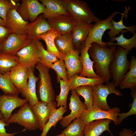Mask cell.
<instances>
[{
	"mask_svg": "<svg viewBox=\"0 0 136 136\" xmlns=\"http://www.w3.org/2000/svg\"><path fill=\"white\" fill-rule=\"evenodd\" d=\"M9 73L13 83L21 93L27 85L28 68L19 63L12 67Z\"/></svg>",
	"mask_w": 136,
	"mask_h": 136,
	"instance_id": "cell-19",
	"label": "cell"
},
{
	"mask_svg": "<svg viewBox=\"0 0 136 136\" xmlns=\"http://www.w3.org/2000/svg\"><path fill=\"white\" fill-rule=\"evenodd\" d=\"M45 6L44 18L50 19L61 15H69L62 0H40Z\"/></svg>",
	"mask_w": 136,
	"mask_h": 136,
	"instance_id": "cell-20",
	"label": "cell"
},
{
	"mask_svg": "<svg viewBox=\"0 0 136 136\" xmlns=\"http://www.w3.org/2000/svg\"><path fill=\"white\" fill-rule=\"evenodd\" d=\"M38 71L39 79L36 91L37 96L40 100L46 103L54 101L55 96L49 73V69L40 62L35 65Z\"/></svg>",
	"mask_w": 136,
	"mask_h": 136,
	"instance_id": "cell-2",
	"label": "cell"
},
{
	"mask_svg": "<svg viewBox=\"0 0 136 136\" xmlns=\"http://www.w3.org/2000/svg\"><path fill=\"white\" fill-rule=\"evenodd\" d=\"M60 35L52 29L40 36L41 39L46 43L47 50L56 56L59 59L64 60L65 56L61 53L57 48L55 43V38Z\"/></svg>",
	"mask_w": 136,
	"mask_h": 136,
	"instance_id": "cell-28",
	"label": "cell"
},
{
	"mask_svg": "<svg viewBox=\"0 0 136 136\" xmlns=\"http://www.w3.org/2000/svg\"><path fill=\"white\" fill-rule=\"evenodd\" d=\"M131 95L133 98L131 108L128 112L120 113L118 115V124H120L122 121L128 117L136 114V90L132 91Z\"/></svg>",
	"mask_w": 136,
	"mask_h": 136,
	"instance_id": "cell-40",
	"label": "cell"
},
{
	"mask_svg": "<svg viewBox=\"0 0 136 136\" xmlns=\"http://www.w3.org/2000/svg\"><path fill=\"white\" fill-rule=\"evenodd\" d=\"M54 41L57 49L65 56L76 50L73 43L72 32L57 36Z\"/></svg>",
	"mask_w": 136,
	"mask_h": 136,
	"instance_id": "cell-26",
	"label": "cell"
},
{
	"mask_svg": "<svg viewBox=\"0 0 136 136\" xmlns=\"http://www.w3.org/2000/svg\"><path fill=\"white\" fill-rule=\"evenodd\" d=\"M126 10L123 13H121V17L120 20L116 22L112 19L111 22L112 24L111 29L108 32V34L110 39L116 37V35H118L120 32H121L125 29L128 31L133 34L135 33L136 30V25H134L130 27L125 26L123 24V19L124 17L127 18V14L130 9L129 7L128 8L125 7Z\"/></svg>",
	"mask_w": 136,
	"mask_h": 136,
	"instance_id": "cell-30",
	"label": "cell"
},
{
	"mask_svg": "<svg viewBox=\"0 0 136 136\" xmlns=\"http://www.w3.org/2000/svg\"><path fill=\"white\" fill-rule=\"evenodd\" d=\"M129 51L118 46L115 50L114 57L110 63V70L113 84L119 86L129 69L130 62L127 55Z\"/></svg>",
	"mask_w": 136,
	"mask_h": 136,
	"instance_id": "cell-4",
	"label": "cell"
},
{
	"mask_svg": "<svg viewBox=\"0 0 136 136\" xmlns=\"http://www.w3.org/2000/svg\"><path fill=\"white\" fill-rule=\"evenodd\" d=\"M120 111V108L117 107L105 111L93 105L87 109L79 118L85 124L95 120L108 119L113 121L115 125H119L118 115Z\"/></svg>",
	"mask_w": 136,
	"mask_h": 136,
	"instance_id": "cell-8",
	"label": "cell"
},
{
	"mask_svg": "<svg viewBox=\"0 0 136 136\" xmlns=\"http://www.w3.org/2000/svg\"><path fill=\"white\" fill-rule=\"evenodd\" d=\"M0 25H6L5 21L2 19L0 17Z\"/></svg>",
	"mask_w": 136,
	"mask_h": 136,
	"instance_id": "cell-44",
	"label": "cell"
},
{
	"mask_svg": "<svg viewBox=\"0 0 136 136\" xmlns=\"http://www.w3.org/2000/svg\"></svg>",
	"mask_w": 136,
	"mask_h": 136,
	"instance_id": "cell-48",
	"label": "cell"
},
{
	"mask_svg": "<svg viewBox=\"0 0 136 136\" xmlns=\"http://www.w3.org/2000/svg\"><path fill=\"white\" fill-rule=\"evenodd\" d=\"M129 69L119 85L121 89L129 88L132 91L136 88V58L134 56L131 57Z\"/></svg>",
	"mask_w": 136,
	"mask_h": 136,
	"instance_id": "cell-25",
	"label": "cell"
},
{
	"mask_svg": "<svg viewBox=\"0 0 136 136\" xmlns=\"http://www.w3.org/2000/svg\"><path fill=\"white\" fill-rule=\"evenodd\" d=\"M35 42L39 52L41 62L52 63L59 59L55 55L46 50L42 43L39 40L35 41Z\"/></svg>",
	"mask_w": 136,
	"mask_h": 136,
	"instance_id": "cell-38",
	"label": "cell"
},
{
	"mask_svg": "<svg viewBox=\"0 0 136 136\" xmlns=\"http://www.w3.org/2000/svg\"><path fill=\"white\" fill-rule=\"evenodd\" d=\"M47 20L51 29L60 35L72 32L77 22L70 15H64Z\"/></svg>",
	"mask_w": 136,
	"mask_h": 136,
	"instance_id": "cell-15",
	"label": "cell"
},
{
	"mask_svg": "<svg viewBox=\"0 0 136 136\" xmlns=\"http://www.w3.org/2000/svg\"><path fill=\"white\" fill-rule=\"evenodd\" d=\"M79 53V51L76 49L65 56L63 61L67 71L68 80L74 75L79 74L82 71Z\"/></svg>",
	"mask_w": 136,
	"mask_h": 136,
	"instance_id": "cell-21",
	"label": "cell"
},
{
	"mask_svg": "<svg viewBox=\"0 0 136 136\" xmlns=\"http://www.w3.org/2000/svg\"><path fill=\"white\" fill-rule=\"evenodd\" d=\"M111 121L108 119L96 120L86 124L84 136H100L106 131H109L111 136H113L109 127Z\"/></svg>",
	"mask_w": 136,
	"mask_h": 136,
	"instance_id": "cell-22",
	"label": "cell"
},
{
	"mask_svg": "<svg viewBox=\"0 0 136 136\" xmlns=\"http://www.w3.org/2000/svg\"><path fill=\"white\" fill-rule=\"evenodd\" d=\"M67 110V109H65L62 106H60L58 109L56 108H54L40 136H46L51 127L53 126L55 127L57 122L62 119L63 114Z\"/></svg>",
	"mask_w": 136,
	"mask_h": 136,
	"instance_id": "cell-31",
	"label": "cell"
},
{
	"mask_svg": "<svg viewBox=\"0 0 136 136\" xmlns=\"http://www.w3.org/2000/svg\"><path fill=\"white\" fill-rule=\"evenodd\" d=\"M45 7L37 0H22L17 8V11L25 21H34L45 11Z\"/></svg>",
	"mask_w": 136,
	"mask_h": 136,
	"instance_id": "cell-9",
	"label": "cell"
},
{
	"mask_svg": "<svg viewBox=\"0 0 136 136\" xmlns=\"http://www.w3.org/2000/svg\"><path fill=\"white\" fill-rule=\"evenodd\" d=\"M127 31H128L127 30H124L121 32V34L120 36L110 39V41L106 43L107 46L118 45L128 51L131 50L133 48H136V33H133L131 38L127 39L124 37L123 33Z\"/></svg>",
	"mask_w": 136,
	"mask_h": 136,
	"instance_id": "cell-27",
	"label": "cell"
},
{
	"mask_svg": "<svg viewBox=\"0 0 136 136\" xmlns=\"http://www.w3.org/2000/svg\"><path fill=\"white\" fill-rule=\"evenodd\" d=\"M119 136H136L134 135L132 130L130 129L124 128L120 131Z\"/></svg>",
	"mask_w": 136,
	"mask_h": 136,
	"instance_id": "cell-43",
	"label": "cell"
},
{
	"mask_svg": "<svg viewBox=\"0 0 136 136\" xmlns=\"http://www.w3.org/2000/svg\"><path fill=\"white\" fill-rule=\"evenodd\" d=\"M119 13V12L115 11L106 19L99 20L95 22L92 25L87 38L84 42V46H90L92 43H95L101 46L107 47L106 43L102 40V36L107 30L111 29V21L116 14Z\"/></svg>",
	"mask_w": 136,
	"mask_h": 136,
	"instance_id": "cell-7",
	"label": "cell"
},
{
	"mask_svg": "<svg viewBox=\"0 0 136 136\" xmlns=\"http://www.w3.org/2000/svg\"><path fill=\"white\" fill-rule=\"evenodd\" d=\"M9 125V124L5 121L3 119H0V136H14L18 132L9 133L6 131L5 127Z\"/></svg>",
	"mask_w": 136,
	"mask_h": 136,
	"instance_id": "cell-42",
	"label": "cell"
},
{
	"mask_svg": "<svg viewBox=\"0 0 136 136\" xmlns=\"http://www.w3.org/2000/svg\"><path fill=\"white\" fill-rule=\"evenodd\" d=\"M2 52V51L1 48V44L0 43V53Z\"/></svg>",
	"mask_w": 136,
	"mask_h": 136,
	"instance_id": "cell-47",
	"label": "cell"
},
{
	"mask_svg": "<svg viewBox=\"0 0 136 136\" xmlns=\"http://www.w3.org/2000/svg\"><path fill=\"white\" fill-rule=\"evenodd\" d=\"M17 0H0V17L5 21L8 11L15 8L19 4Z\"/></svg>",
	"mask_w": 136,
	"mask_h": 136,
	"instance_id": "cell-39",
	"label": "cell"
},
{
	"mask_svg": "<svg viewBox=\"0 0 136 136\" xmlns=\"http://www.w3.org/2000/svg\"><path fill=\"white\" fill-rule=\"evenodd\" d=\"M16 55L18 57L19 64L28 68L35 66L41 61L39 52L34 41L19 50Z\"/></svg>",
	"mask_w": 136,
	"mask_h": 136,
	"instance_id": "cell-13",
	"label": "cell"
},
{
	"mask_svg": "<svg viewBox=\"0 0 136 136\" xmlns=\"http://www.w3.org/2000/svg\"><path fill=\"white\" fill-rule=\"evenodd\" d=\"M42 63L49 68L55 71L57 75V82L59 79L68 81L67 71L63 60L59 59L52 63Z\"/></svg>",
	"mask_w": 136,
	"mask_h": 136,
	"instance_id": "cell-37",
	"label": "cell"
},
{
	"mask_svg": "<svg viewBox=\"0 0 136 136\" xmlns=\"http://www.w3.org/2000/svg\"><path fill=\"white\" fill-rule=\"evenodd\" d=\"M12 33L6 25H0V43H2Z\"/></svg>",
	"mask_w": 136,
	"mask_h": 136,
	"instance_id": "cell-41",
	"label": "cell"
},
{
	"mask_svg": "<svg viewBox=\"0 0 136 136\" xmlns=\"http://www.w3.org/2000/svg\"><path fill=\"white\" fill-rule=\"evenodd\" d=\"M86 124L80 118H76L61 132L65 136H84Z\"/></svg>",
	"mask_w": 136,
	"mask_h": 136,
	"instance_id": "cell-32",
	"label": "cell"
},
{
	"mask_svg": "<svg viewBox=\"0 0 136 136\" xmlns=\"http://www.w3.org/2000/svg\"><path fill=\"white\" fill-rule=\"evenodd\" d=\"M35 66H33L28 68L27 85L26 88L21 93L23 96L27 100L31 106L35 105L39 100L36 93V84L39 78L35 75Z\"/></svg>",
	"mask_w": 136,
	"mask_h": 136,
	"instance_id": "cell-18",
	"label": "cell"
},
{
	"mask_svg": "<svg viewBox=\"0 0 136 136\" xmlns=\"http://www.w3.org/2000/svg\"><path fill=\"white\" fill-rule=\"evenodd\" d=\"M56 136H65V135L63 133H61L57 135Z\"/></svg>",
	"mask_w": 136,
	"mask_h": 136,
	"instance_id": "cell-45",
	"label": "cell"
},
{
	"mask_svg": "<svg viewBox=\"0 0 136 136\" xmlns=\"http://www.w3.org/2000/svg\"><path fill=\"white\" fill-rule=\"evenodd\" d=\"M82 48L79 59L82 67V72L79 75L89 78L99 77L95 73L93 69L94 62L90 58L88 50L90 46H85L84 44Z\"/></svg>",
	"mask_w": 136,
	"mask_h": 136,
	"instance_id": "cell-23",
	"label": "cell"
},
{
	"mask_svg": "<svg viewBox=\"0 0 136 136\" xmlns=\"http://www.w3.org/2000/svg\"><path fill=\"white\" fill-rule=\"evenodd\" d=\"M19 63L18 58L16 55L0 53V73L9 72L12 67Z\"/></svg>",
	"mask_w": 136,
	"mask_h": 136,
	"instance_id": "cell-33",
	"label": "cell"
},
{
	"mask_svg": "<svg viewBox=\"0 0 136 136\" xmlns=\"http://www.w3.org/2000/svg\"><path fill=\"white\" fill-rule=\"evenodd\" d=\"M68 82L71 90L81 86L87 85L93 86L97 84H103L105 81L101 78H89L81 77L76 74L72 76L68 80Z\"/></svg>",
	"mask_w": 136,
	"mask_h": 136,
	"instance_id": "cell-29",
	"label": "cell"
},
{
	"mask_svg": "<svg viewBox=\"0 0 136 136\" xmlns=\"http://www.w3.org/2000/svg\"><path fill=\"white\" fill-rule=\"evenodd\" d=\"M32 41L27 40L26 34L19 35L12 33L1 44L2 52L16 55L19 50L28 45Z\"/></svg>",
	"mask_w": 136,
	"mask_h": 136,
	"instance_id": "cell-11",
	"label": "cell"
},
{
	"mask_svg": "<svg viewBox=\"0 0 136 136\" xmlns=\"http://www.w3.org/2000/svg\"><path fill=\"white\" fill-rule=\"evenodd\" d=\"M17 6L8 11L5 23L12 33L20 35L26 34V26L28 22L24 20L18 13L17 11Z\"/></svg>",
	"mask_w": 136,
	"mask_h": 136,
	"instance_id": "cell-17",
	"label": "cell"
},
{
	"mask_svg": "<svg viewBox=\"0 0 136 136\" xmlns=\"http://www.w3.org/2000/svg\"><path fill=\"white\" fill-rule=\"evenodd\" d=\"M28 103L26 99L20 98L18 95L8 94H0V111L3 119L7 122L10 118L14 109L21 107Z\"/></svg>",
	"mask_w": 136,
	"mask_h": 136,
	"instance_id": "cell-10",
	"label": "cell"
},
{
	"mask_svg": "<svg viewBox=\"0 0 136 136\" xmlns=\"http://www.w3.org/2000/svg\"><path fill=\"white\" fill-rule=\"evenodd\" d=\"M31 107L38 121L39 129L42 131L53 109L56 108L57 103L54 101L50 103H46L39 100L36 104Z\"/></svg>",
	"mask_w": 136,
	"mask_h": 136,
	"instance_id": "cell-16",
	"label": "cell"
},
{
	"mask_svg": "<svg viewBox=\"0 0 136 136\" xmlns=\"http://www.w3.org/2000/svg\"><path fill=\"white\" fill-rule=\"evenodd\" d=\"M58 82L60 84V91L59 95L56 96L55 99L57 102V107L62 106L65 109H67V98L70 90L69 85L68 81L60 79L59 80Z\"/></svg>",
	"mask_w": 136,
	"mask_h": 136,
	"instance_id": "cell-36",
	"label": "cell"
},
{
	"mask_svg": "<svg viewBox=\"0 0 136 136\" xmlns=\"http://www.w3.org/2000/svg\"><path fill=\"white\" fill-rule=\"evenodd\" d=\"M3 118V117L2 115V113H1V112L0 111V119H2Z\"/></svg>",
	"mask_w": 136,
	"mask_h": 136,
	"instance_id": "cell-46",
	"label": "cell"
},
{
	"mask_svg": "<svg viewBox=\"0 0 136 136\" xmlns=\"http://www.w3.org/2000/svg\"><path fill=\"white\" fill-rule=\"evenodd\" d=\"M69 15L77 22L90 24L98 20L87 4L79 0H62Z\"/></svg>",
	"mask_w": 136,
	"mask_h": 136,
	"instance_id": "cell-3",
	"label": "cell"
},
{
	"mask_svg": "<svg viewBox=\"0 0 136 136\" xmlns=\"http://www.w3.org/2000/svg\"><path fill=\"white\" fill-rule=\"evenodd\" d=\"M16 123L30 131L39 129L38 121L28 103L20 107L17 112L12 115L7 122Z\"/></svg>",
	"mask_w": 136,
	"mask_h": 136,
	"instance_id": "cell-5",
	"label": "cell"
},
{
	"mask_svg": "<svg viewBox=\"0 0 136 136\" xmlns=\"http://www.w3.org/2000/svg\"><path fill=\"white\" fill-rule=\"evenodd\" d=\"M71 94L69 104L71 112L69 115L63 117L59 122L63 128L66 127L73 120L79 118L87 109L86 106L80 100L74 89L71 90Z\"/></svg>",
	"mask_w": 136,
	"mask_h": 136,
	"instance_id": "cell-12",
	"label": "cell"
},
{
	"mask_svg": "<svg viewBox=\"0 0 136 136\" xmlns=\"http://www.w3.org/2000/svg\"><path fill=\"white\" fill-rule=\"evenodd\" d=\"M116 49L115 46L107 48L93 43L88 50L89 55L94 62L95 73L99 77L103 79L106 83H109L111 76L110 65Z\"/></svg>",
	"mask_w": 136,
	"mask_h": 136,
	"instance_id": "cell-1",
	"label": "cell"
},
{
	"mask_svg": "<svg viewBox=\"0 0 136 136\" xmlns=\"http://www.w3.org/2000/svg\"><path fill=\"white\" fill-rule=\"evenodd\" d=\"M0 89L5 94L18 95L20 93L13 83L9 72L0 73Z\"/></svg>",
	"mask_w": 136,
	"mask_h": 136,
	"instance_id": "cell-34",
	"label": "cell"
},
{
	"mask_svg": "<svg viewBox=\"0 0 136 136\" xmlns=\"http://www.w3.org/2000/svg\"><path fill=\"white\" fill-rule=\"evenodd\" d=\"M78 95H81L84 99V104L86 105L87 109L90 108L93 105V92L92 86L84 85L78 87L74 89Z\"/></svg>",
	"mask_w": 136,
	"mask_h": 136,
	"instance_id": "cell-35",
	"label": "cell"
},
{
	"mask_svg": "<svg viewBox=\"0 0 136 136\" xmlns=\"http://www.w3.org/2000/svg\"><path fill=\"white\" fill-rule=\"evenodd\" d=\"M106 85L103 84H97L92 86L93 92V105L105 111L111 108L108 105L107 98L110 94H114L117 96H121L123 94L113 83H108Z\"/></svg>",
	"mask_w": 136,
	"mask_h": 136,
	"instance_id": "cell-6",
	"label": "cell"
},
{
	"mask_svg": "<svg viewBox=\"0 0 136 136\" xmlns=\"http://www.w3.org/2000/svg\"><path fill=\"white\" fill-rule=\"evenodd\" d=\"M27 40L31 41L41 40L40 36L51 29L47 20L40 15L33 22L26 26Z\"/></svg>",
	"mask_w": 136,
	"mask_h": 136,
	"instance_id": "cell-14",
	"label": "cell"
},
{
	"mask_svg": "<svg viewBox=\"0 0 136 136\" xmlns=\"http://www.w3.org/2000/svg\"><path fill=\"white\" fill-rule=\"evenodd\" d=\"M92 25L91 24L77 22L72 31L73 43L76 49L87 40Z\"/></svg>",
	"mask_w": 136,
	"mask_h": 136,
	"instance_id": "cell-24",
	"label": "cell"
}]
</instances>
